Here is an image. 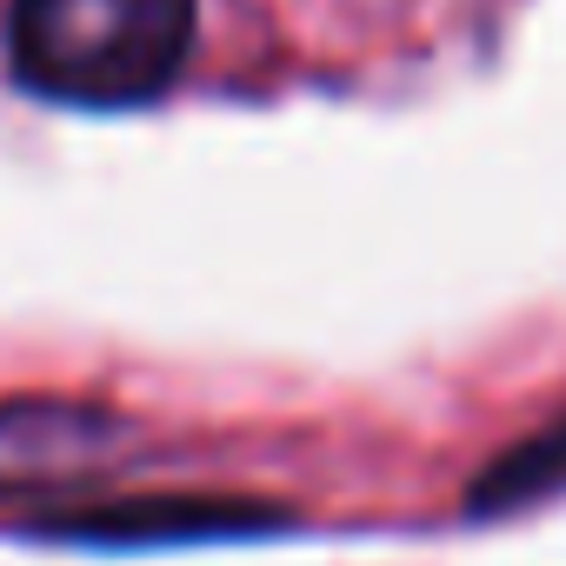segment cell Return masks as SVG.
<instances>
[{"mask_svg": "<svg viewBox=\"0 0 566 566\" xmlns=\"http://www.w3.org/2000/svg\"><path fill=\"white\" fill-rule=\"evenodd\" d=\"M193 48V0H14V74L74 107L154 101Z\"/></svg>", "mask_w": 566, "mask_h": 566, "instance_id": "6da1fadb", "label": "cell"}, {"mask_svg": "<svg viewBox=\"0 0 566 566\" xmlns=\"http://www.w3.org/2000/svg\"><path fill=\"white\" fill-rule=\"evenodd\" d=\"M127 427L81 400H8L0 407V486H67L107 473Z\"/></svg>", "mask_w": 566, "mask_h": 566, "instance_id": "7a4b0ae2", "label": "cell"}, {"mask_svg": "<svg viewBox=\"0 0 566 566\" xmlns=\"http://www.w3.org/2000/svg\"><path fill=\"white\" fill-rule=\"evenodd\" d=\"M566 480V427H553L546 440H526V447H513L480 486H473V506L486 500V506H506V500H526V493H546V486H559Z\"/></svg>", "mask_w": 566, "mask_h": 566, "instance_id": "3957f363", "label": "cell"}]
</instances>
